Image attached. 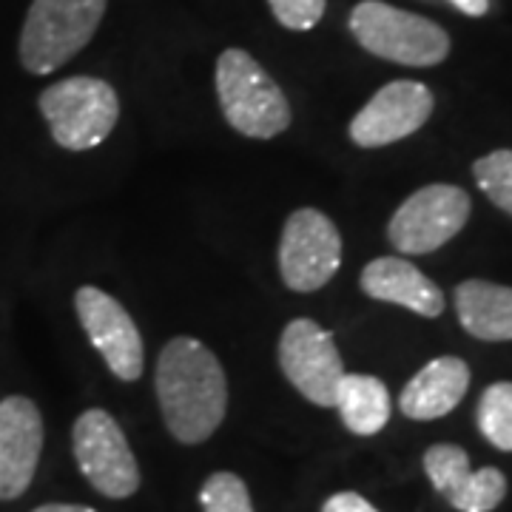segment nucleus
Masks as SVG:
<instances>
[{"label": "nucleus", "mask_w": 512, "mask_h": 512, "mask_svg": "<svg viewBox=\"0 0 512 512\" xmlns=\"http://www.w3.org/2000/svg\"><path fill=\"white\" fill-rule=\"evenodd\" d=\"M424 473L458 512H493L507 498V476L495 467L473 470L458 444H433L424 453Z\"/></svg>", "instance_id": "f8f14e48"}, {"label": "nucleus", "mask_w": 512, "mask_h": 512, "mask_svg": "<svg viewBox=\"0 0 512 512\" xmlns=\"http://www.w3.org/2000/svg\"><path fill=\"white\" fill-rule=\"evenodd\" d=\"M106 6L109 0H32L20 29V66L29 74L66 66L92 43Z\"/></svg>", "instance_id": "20e7f679"}, {"label": "nucleus", "mask_w": 512, "mask_h": 512, "mask_svg": "<svg viewBox=\"0 0 512 512\" xmlns=\"http://www.w3.org/2000/svg\"><path fill=\"white\" fill-rule=\"evenodd\" d=\"M43 453V416L26 396L0 399V501L32 487Z\"/></svg>", "instance_id": "ddd939ff"}, {"label": "nucleus", "mask_w": 512, "mask_h": 512, "mask_svg": "<svg viewBox=\"0 0 512 512\" xmlns=\"http://www.w3.org/2000/svg\"><path fill=\"white\" fill-rule=\"evenodd\" d=\"M279 367L285 379L316 407H333L345 376L342 353L333 333L313 319H293L279 336Z\"/></svg>", "instance_id": "1a4fd4ad"}, {"label": "nucleus", "mask_w": 512, "mask_h": 512, "mask_svg": "<svg viewBox=\"0 0 512 512\" xmlns=\"http://www.w3.org/2000/svg\"><path fill=\"white\" fill-rule=\"evenodd\" d=\"M470 387V367L458 356H439L404 384L399 410L413 421H433L453 413Z\"/></svg>", "instance_id": "2eb2a0df"}, {"label": "nucleus", "mask_w": 512, "mask_h": 512, "mask_svg": "<svg viewBox=\"0 0 512 512\" xmlns=\"http://www.w3.org/2000/svg\"><path fill=\"white\" fill-rule=\"evenodd\" d=\"M74 311L111 376H117L120 382H137L143 376L146 350L131 313L97 285H83L74 293Z\"/></svg>", "instance_id": "9d476101"}, {"label": "nucleus", "mask_w": 512, "mask_h": 512, "mask_svg": "<svg viewBox=\"0 0 512 512\" xmlns=\"http://www.w3.org/2000/svg\"><path fill=\"white\" fill-rule=\"evenodd\" d=\"M348 29L365 52L399 66L430 69L450 55V35L439 23L384 0L356 3Z\"/></svg>", "instance_id": "7ed1b4c3"}, {"label": "nucleus", "mask_w": 512, "mask_h": 512, "mask_svg": "<svg viewBox=\"0 0 512 512\" xmlns=\"http://www.w3.org/2000/svg\"><path fill=\"white\" fill-rule=\"evenodd\" d=\"M202 512H254L245 481L234 473H211L200 490Z\"/></svg>", "instance_id": "aec40b11"}, {"label": "nucleus", "mask_w": 512, "mask_h": 512, "mask_svg": "<svg viewBox=\"0 0 512 512\" xmlns=\"http://www.w3.org/2000/svg\"><path fill=\"white\" fill-rule=\"evenodd\" d=\"M436 109L430 86L419 80H393L367 100L350 120L348 134L359 148H384L416 134Z\"/></svg>", "instance_id": "9b49d317"}, {"label": "nucleus", "mask_w": 512, "mask_h": 512, "mask_svg": "<svg viewBox=\"0 0 512 512\" xmlns=\"http://www.w3.org/2000/svg\"><path fill=\"white\" fill-rule=\"evenodd\" d=\"M52 140L66 151H89L109 140L120 120V97L109 80L74 74L46 86L37 97Z\"/></svg>", "instance_id": "39448f33"}, {"label": "nucleus", "mask_w": 512, "mask_h": 512, "mask_svg": "<svg viewBox=\"0 0 512 512\" xmlns=\"http://www.w3.org/2000/svg\"><path fill=\"white\" fill-rule=\"evenodd\" d=\"M276 259L282 282L291 291H319L342 268V234L328 214L299 208L285 220Z\"/></svg>", "instance_id": "0eeeda50"}, {"label": "nucleus", "mask_w": 512, "mask_h": 512, "mask_svg": "<svg viewBox=\"0 0 512 512\" xmlns=\"http://www.w3.org/2000/svg\"><path fill=\"white\" fill-rule=\"evenodd\" d=\"M333 407L339 410L342 424L353 436H376L390 421L387 384L367 373H345L336 390Z\"/></svg>", "instance_id": "f3484780"}, {"label": "nucleus", "mask_w": 512, "mask_h": 512, "mask_svg": "<svg viewBox=\"0 0 512 512\" xmlns=\"http://www.w3.org/2000/svg\"><path fill=\"white\" fill-rule=\"evenodd\" d=\"M447 3L467 18H484L490 12V0H447Z\"/></svg>", "instance_id": "5701e85b"}, {"label": "nucleus", "mask_w": 512, "mask_h": 512, "mask_svg": "<svg viewBox=\"0 0 512 512\" xmlns=\"http://www.w3.org/2000/svg\"><path fill=\"white\" fill-rule=\"evenodd\" d=\"M32 512H97L92 507H83V504H43Z\"/></svg>", "instance_id": "b1692460"}, {"label": "nucleus", "mask_w": 512, "mask_h": 512, "mask_svg": "<svg viewBox=\"0 0 512 512\" xmlns=\"http://www.w3.org/2000/svg\"><path fill=\"white\" fill-rule=\"evenodd\" d=\"M322 512H379L359 493H336L322 504Z\"/></svg>", "instance_id": "4be33fe9"}, {"label": "nucleus", "mask_w": 512, "mask_h": 512, "mask_svg": "<svg viewBox=\"0 0 512 512\" xmlns=\"http://www.w3.org/2000/svg\"><path fill=\"white\" fill-rule=\"evenodd\" d=\"M359 288L376 302L399 305L424 319H436L444 313V293L439 285L404 256H379L367 262L359 276Z\"/></svg>", "instance_id": "4468645a"}, {"label": "nucleus", "mask_w": 512, "mask_h": 512, "mask_svg": "<svg viewBox=\"0 0 512 512\" xmlns=\"http://www.w3.org/2000/svg\"><path fill=\"white\" fill-rule=\"evenodd\" d=\"M157 402L168 433L183 444H202L217 433L228 410V379L217 353L200 339L177 336L157 359Z\"/></svg>", "instance_id": "f257e3e1"}, {"label": "nucleus", "mask_w": 512, "mask_h": 512, "mask_svg": "<svg viewBox=\"0 0 512 512\" xmlns=\"http://www.w3.org/2000/svg\"><path fill=\"white\" fill-rule=\"evenodd\" d=\"M456 313L461 328L481 342H512V288L487 279L456 285Z\"/></svg>", "instance_id": "dca6fc26"}, {"label": "nucleus", "mask_w": 512, "mask_h": 512, "mask_svg": "<svg viewBox=\"0 0 512 512\" xmlns=\"http://www.w3.org/2000/svg\"><path fill=\"white\" fill-rule=\"evenodd\" d=\"M478 430L495 450L512 453V382L490 384L478 399Z\"/></svg>", "instance_id": "a211bd4d"}, {"label": "nucleus", "mask_w": 512, "mask_h": 512, "mask_svg": "<svg viewBox=\"0 0 512 512\" xmlns=\"http://www.w3.org/2000/svg\"><path fill=\"white\" fill-rule=\"evenodd\" d=\"M217 97L225 123L242 137L271 140L291 126L288 97L245 49H225L217 60Z\"/></svg>", "instance_id": "f03ea898"}, {"label": "nucleus", "mask_w": 512, "mask_h": 512, "mask_svg": "<svg viewBox=\"0 0 512 512\" xmlns=\"http://www.w3.org/2000/svg\"><path fill=\"white\" fill-rule=\"evenodd\" d=\"M476 185L495 208L512 217V148H495L473 163Z\"/></svg>", "instance_id": "6ab92c4d"}, {"label": "nucleus", "mask_w": 512, "mask_h": 512, "mask_svg": "<svg viewBox=\"0 0 512 512\" xmlns=\"http://www.w3.org/2000/svg\"><path fill=\"white\" fill-rule=\"evenodd\" d=\"M72 447L80 473L106 498H131L140 487V467L126 433L111 413L92 407L72 427Z\"/></svg>", "instance_id": "6e6552de"}, {"label": "nucleus", "mask_w": 512, "mask_h": 512, "mask_svg": "<svg viewBox=\"0 0 512 512\" xmlns=\"http://www.w3.org/2000/svg\"><path fill=\"white\" fill-rule=\"evenodd\" d=\"M271 15L291 32H311L325 18L328 0H268Z\"/></svg>", "instance_id": "412c9836"}, {"label": "nucleus", "mask_w": 512, "mask_h": 512, "mask_svg": "<svg viewBox=\"0 0 512 512\" xmlns=\"http://www.w3.org/2000/svg\"><path fill=\"white\" fill-rule=\"evenodd\" d=\"M473 211L470 194L450 183L424 185L396 208L387 222L390 245L404 256L439 251L467 225Z\"/></svg>", "instance_id": "423d86ee"}]
</instances>
